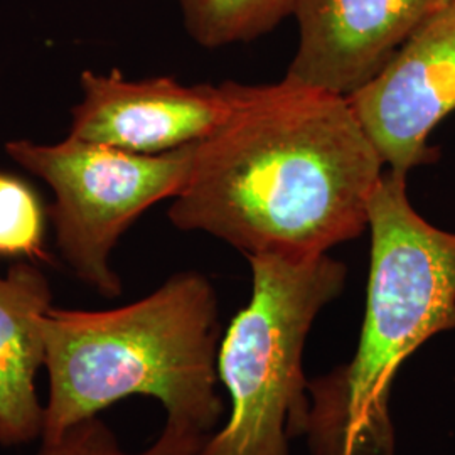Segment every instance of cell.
Wrapping results in <instances>:
<instances>
[{
    "instance_id": "cell-1",
    "label": "cell",
    "mask_w": 455,
    "mask_h": 455,
    "mask_svg": "<svg viewBox=\"0 0 455 455\" xmlns=\"http://www.w3.org/2000/svg\"><path fill=\"white\" fill-rule=\"evenodd\" d=\"M383 169L347 98L287 78L235 83L231 112L196 144L167 214L244 257L324 255L368 228Z\"/></svg>"
},
{
    "instance_id": "cell-2",
    "label": "cell",
    "mask_w": 455,
    "mask_h": 455,
    "mask_svg": "<svg viewBox=\"0 0 455 455\" xmlns=\"http://www.w3.org/2000/svg\"><path fill=\"white\" fill-rule=\"evenodd\" d=\"M43 336L49 388L41 442L132 395L159 400L167 420L208 435L223 415L218 295L203 274H176L118 309L51 307Z\"/></svg>"
},
{
    "instance_id": "cell-3",
    "label": "cell",
    "mask_w": 455,
    "mask_h": 455,
    "mask_svg": "<svg viewBox=\"0 0 455 455\" xmlns=\"http://www.w3.org/2000/svg\"><path fill=\"white\" fill-rule=\"evenodd\" d=\"M368 228L371 263L356 353L309 383L312 455H396V374L430 338L455 329V233L415 212L405 174L383 172Z\"/></svg>"
},
{
    "instance_id": "cell-4",
    "label": "cell",
    "mask_w": 455,
    "mask_h": 455,
    "mask_svg": "<svg viewBox=\"0 0 455 455\" xmlns=\"http://www.w3.org/2000/svg\"><path fill=\"white\" fill-rule=\"evenodd\" d=\"M246 259L251 299L228 327L216 358L231 415L199 455H289L291 439L307 434L304 346L319 312L346 283V265L327 253Z\"/></svg>"
},
{
    "instance_id": "cell-5",
    "label": "cell",
    "mask_w": 455,
    "mask_h": 455,
    "mask_svg": "<svg viewBox=\"0 0 455 455\" xmlns=\"http://www.w3.org/2000/svg\"><path fill=\"white\" fill-rule=\"evenodd\" d=\"M196 144L163 154H133L71 135L60 142L16 139L11 161L48 184L56 244L73 274L115 299L122 280L112 253L132 223L159 201L174 197L189 176Z\"/></svg>"
},
{
    "instance_id": "cell-6",
    "label": "cell",
    "mask_w": 455,
    "mask_h": 455,
    "mask_svg": "<svg viewBox=\"0 0 455 455\" xmlns=\"http://www.w3.org/2000/svg\"><path fill=\"white\" fill-rule=\"evenodd\" d=\"M347 101L385 167L408 176L435 163L428 137L455 110V0L427 17Z\"/></svg>"
},
{
    "instance_id": "cell-7",
    "label": "cell",
    "mask_w": 455,
    "mask_h": 455,
    "mask_svg": "<svg viewBox=\"0 0 455 455\" xmlns=\"http://www.w3.org/2000/svg\"><path fill=\"white\" fill-rule=\"evenodd\" d=\"M80 92L68 135L133 154H163L212 135L231 112L235 82L127 80L116 69H86L80 75Z\"/></svg>"
},
{
    "instance_id": "cell-8",
    "label": "cell",
    "mask_w": 455,
    "mask_h": 455,
    "mask_svg": "<svg viewBox=\"0 0 455 455\" xmlns=\"http://www.w3.org/2000/svg\"><path fill=\"white\" fill-rule=\"evenodd\" d=\"M439 0H299L285 78L349 97L374 78Z\"/></svg>"
},
{
    "instance_id": "cell-9",
    "label": "cell",
    "mask_w": 455,
    "mask_h": 455,
    "mask_svg": "<svg viewBox=\"0 0 455 455\" xmlns=\"http://www.w3.org/2000/svg\"><path fill=\"white\" fill-rule=\"evenodd\" d=\"M44 274L17 263L0 275V445L41 439L44 407L36 374L46 361L43 317L51 306Z\"/></svg>"
},
{
    "instance_id": "cell-10",
    "label": "cell",
    "mask_w": 455,
    "mask_h": 455,
    "mask_svg": "<svg viewBox=\"0 0 455 455\" xmlns=\"http://www.w3.org/2000/svg\"><path fill=\"white\" fill-rule=\"evenodd\" d=\"M188 34L203 48L248 43L293 16L299 0H178Z\"/></svg>"
},
{
    "instance_id": "cell-11",
    "label": "cell",
    "mask_w": 455,
    "mask_h": 455,
    "mask_svg": "<svg viewBox=\"0 0 455 455\" xmlns=\"http://www.w3.org/2000/svg\"><path fill=\"white\" fill-rule=\"evenodd\" d=\"M208 437L188 425L167 420L148 449L129 454L122 451L114 432L95 417L71 427L60 439L43 442L37 455H199Z\"/></svg>"
},
{
    "instance_id": "cell-12",
    "label": "cell",
    "mask_w": 455,
    "mask_h": 455,
    "mask_svg": "<svg viewBox=\"0 0 455 455\" xmlns=\"http://www.w3.org/2000/svg\"><path fill=\"white\" fill-rule=\"evenodd\" d=\"M44 212L33 189L0 172V257L43 255Z\"/></svg>"
},
{
    "instance_id": "cell-13",
    "label": "cell",
    "mask_w": 455,
    "mask_h": 455,
    "mask_svg": "<svg viewBox=\"0 0 455 455\" xmlns=\"http://www.w3.org/2000/svg\"><path fill=\"white\" fill-rule=\"evenodd\" d=\"M449 2H454V0H439V7L440 5H445V4H449Z\"/></svg>"
}]
</instances>
